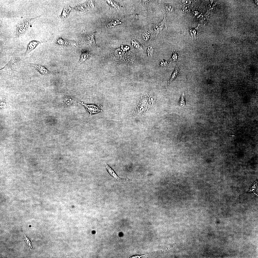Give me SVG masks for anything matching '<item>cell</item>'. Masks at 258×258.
Listing matches in <instances>:
<instances>
[{
    "label": "cell",
    "mask_w": 258,
    "mask_h": 258,
    "mask_svg": "<svg viewBox=\"0 0 258 258\" xmlns=\"http://www.w3.org/2000/svg\"><path fill=\"white\" fill-rule=\"evenodd\" d=\"M71 9L72 8L68 5H65L61 14L59 16V17L62 20H64L68 16Z\"/></svg>",
    "instance_id": "6"
},
{
    "label": "cell",
    "mask_w": 258,
    "mask_h": 258,
    "mask_svg": "<svg viewBox=\"0 0 258 258\" xmlns=\"http://www.w3.org/2000/svg\"><path fill=\"white\" fill-rule=\"evenodd\" d=\"M40 43V41L37 40H34L30 41L27 45L24 55H26L33 50Z\"/></svg>",
    "instance_id": "5"
},
{
    "label": "cell",
    "mask_w": 258,
    "mask_h": 258,
    "mask_svg": "<svg viewBox=\"0 0 258 258\" xmlns=\"http://www.w3.org/2000/svg\"><path fill=\"white\" fill-rule=\"evenodd\" d=\"M22 61V58L19 56H12L8 63L2 69L6 68L12 69H16L20 66Z\"/></svg>",
    "instance_id": "2"
},
{
    "label": "cell",
    "mask_w": 258,
    "mask_h": 258,
    "mask_svg": "<svg viewBox=\"0 0 258 258\" xmlns=\"http://www.w3.org/2000/svg\"><path fill=\"white\" fill-rule=\"evenodd\" d=\"M41 16L33 18H26L21 20L15 26V36L19 37L24 35L30 26L38 18Z\"/></svg>",
    "instance_id": "1"
},
{
    "label": "cell",
    "mask_w": 258,
    "mask_h": 258,
    "mask_svg": "<svg viewBox=\"0 0 258 258\" xmlns=\"http://www.w3.org/2000/svg\"><path fill=\"white\" fill-rule=\"evenodd\" d=\"M179 72V68L178 65L177 64L176 65L174 71L169 81L168 82V84L171 82L178 75Z\"/></svg>",
    "instance_id": "10"
},
{
    "label": "cell",
    "mask_w": 258,
    "mask_h": 258,
    "mask_svg": "<svg viewBox=\"0 0 258 258\" xmlns=\"http://www.w3.org/2000/svg\"><path fill=\"white\" fill-rule=\"evenodd\" d=\"M80 103L84 106L87 112L90 115L102 112V110L96 105L94 104H87L83 102Z\"/></svg>",
    "instance_id": "3"
},
{
    "label": "cell",
    "mask_w": 258,
    "mask_h": 258,
    "mask_svg": "<svg viewBox=\"0 0 258 258\" xmlns=\"http://www.w3.org/2000/svg\"><path fill=\"white\" fill-rule=\"evenodd\" d=\"M57 44L60 46L67 45H68V42L66 40L63 38L61 37L57 38L56 40Z\"/></svg>",
    "instance_id": "9"
},
{
    "label": "cell",
    "mask_w": 258,
    "mask_h": 258,
    "mask_svg": "<svg viewBox=\"0 0 258 258\" xmlns=\"http://www.w3.org/2000/svg\"><path fill=\"white\" fill-rule=\"evenodd\" d=\"M29 64L42 75H46L50 73L49 71L45 67L41 65L32 63H29Z\"/></svg>",
    "instance_id": "4"
},
{
    "label": "cell",
    "mask_w": 258,
    "mask_h": 258,
    "mask_svg": "<svg viewBox=\"0 0 258 258\" xmlns=\"http://www.w3.org/2000/svg\"><path fill=\"white\" fill-rule=\"evenodd\" d=\"M185 96L184 93H183L182 94L179 102V105L181 106H186L185 102Z\"/></svg>",
    "instance_id": "12"
},
{
    "label": "cell",
    "mask_w": 258,
    "mask_h": 258,
    "mask_svg": "<svg viewBox=\"0 0 258 258\" xmlns=\"http://www.w3.org/2000/svg\"><path fill=\"white\" fill-rule=\"evenodd\" d=\"M104 163L105 165L106 169L108 173L110 175L114 177L116 180H132L129 179L128 178L126 179H121L115 173L113 170L105 162H104Z\"/></svg>",
    "instance_id": "7"
},
{
    "label": "cell",
    "mask_w": 258,
    "mask_h": 258,
    "mask_svg": "<svg viewBox=\"0 0 258 258\" xmlns=\"http://www.w3.org/2000/svg\"><path fill=\"white\" fill-rule=\"evenodd\" d=\"M184 3H185V4H188V3H187V2H189V1L184 0Z\"/></svg>",
    "instance_id": "13"
},
{
    "label": "cell",
    "mask_w": 258,
    "mask_h": 258,
    "mask_svg": "<svg viewBox=\"0 0 258 258\" xmlns=\"http://www.w3.org/2000/svg\"><path fill=\"white\" fill-rule=\"evenodd\" d=\"M166 18H165V16L163 20L161 22L158 24L155 25L156 26L159 27V28L157 29L156 32L158 33L162 30L164 28H167L166 27Z\"/></svg>",
    "instance_id": "8"
},
{
    "label": "cell",
    "mask_w": 258,
    "mask_h": 258,
    "mask_svg": "<svg viewBox=\"0 0 258 258\" xmlns=\"http://www.w3.org/2000/svg\"><path fill=\"white\" fill-rule=\"evenodd\" d=\"M89 54L87 52H85L83 51L80 60V62L82 63L85 61L89 56Z\"/></svg>",
    "instance_id": "11"
}]
</instances>
